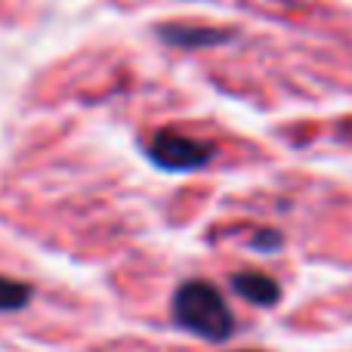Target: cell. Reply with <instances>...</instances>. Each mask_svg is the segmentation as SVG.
Masks as SVG:
<instances>
[{
  "instance_id": "1",
  "label": "cell",
  "mask_w": 352,
  "mask_h": 352,
  "mask_svg": "<svg viewBox=\"0 0 352 352\" xmlns=\"http://www.w3.org/2000/svg\"><path fill=\"white\" fill-rule=\"evenodd\" d=\"M170 316L176 328L207 343H226L235 334V316L223 300L217 285L204 278L182 281L170 300Z\"/></svg>"
},
{
  "instance_id": "2",
  "label": "cell",
  "mask_w": 352,
  "mask_h": 352,
  "mask_svg": "<svg viewBox=\"0 0 352 352\" xmlns=\"http://www.w3.org/2000/svg\"><path fill=\"white\" fill-rule=\"evenodd\" d=\"M148 158L161 167V170H170V173H186V170H198L210 161L213 148L204 146V142H195L188 136L179 133H158L152 136V142L146 146Z\"/></svg>"
},
{
  "instance_id": "3",
  "label": "cell",
  "mask_w": 352,
  "mask_h": 352,
  "mask_svg": "<svg viewBox=\"0 0 352 352\" xmlns=\"http://www.w3.org/2000/svg\"><path fill=\"white\" fill-rule=\"evenodd\" d=\"M229 287L238 294L241 300H248L250 306H275L281 300V287L278 281H272L263 272H235L229 278Z\"/></svg>"
},
{
  "instance_id": "4",
  "label": "cell",
  "mask_w": 352,
  "mask_h": 352,
  "mask_svg": "<svg viewBox=\"0 0 352 352\" xmlns=\"http://www.w3.org/2000/svg\"><path fill=\"white\" fill-rule=\"evenodd\" d=\"M161 37H164V41H170L173 47H210V43H217V41H226V37H229V31L167 25V28H161Z\"/></svg>"
},
{
  "instance_id": "5",
  "label": "cell",
  "mask_w": 352,
  "mask_h": 352,
  "mask_svg": "<svg viewBox=\"0 0 352 352\" xmlns=\"http://www.w3.org/2000/svg\"><path fill=\"white\" fill-rule=\"evenodd\" d=\"M31 285L25 281H16V278H3L0 275V312H19L28 306L31 300Z\"/></svg>"
},
{
  "instance_id": "6",
  "label": "cell",
  "mask_w": 352,
  "mask_h": 352,
  "mask_svg": "<svg viewBox=\"0 0 352 352\" xmlns=\"http://www.w3.org/2000/svg\"><path fill=\"white\" fill-rule=\"evenodd\" d=\"M254 248H256V250H266V254H272V250L281 248V235H278V232H272V229L260 232V235L254 238Z\"/></svg>"
},
{
  "instance_id": "7",
  "label": "cell",
  "mask_w": 352,
  "mask_h": 352,
  "mask_svg": "<svg viewBox=\"0 0 352 352\" xmlns=\"http://www.w3.org/2000/svg\"><path fill=\"white\" fill-rule=\"evenodd\" d=\"M241 352H260V349H241Z\"/></svg>"
}]
</instances>
